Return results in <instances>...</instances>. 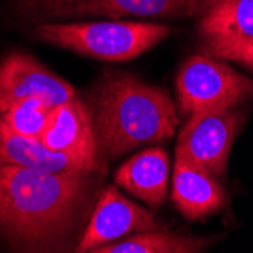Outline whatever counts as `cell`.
Instances as JSON below:
<instances>
[{"instance_id": "1", "label": "cell", "mask_w": 253, "mask_h": 253, "mask_svg": "<svg viewBox=\"0 0 253 253\" xmlns=\"http://www.w3.org/2000/svg\"><path fill=\"white\" fill-rule=\"evenodd\" d=\"M89 173H44L0 159V231L45 249L72 231L89 193Z\"/></svg>"}, {"instance_id": "2", "label": "cell", "mask_w": 253, "mask_h": 253, "mask_svg": "<svg viewBox=\"0 0 253 253\" xmlns=\"http://www.w3.org/2000/svg\"><path fill=\"white\" fill-rule=\"evenodd\" d=\"M93 106L97 138L111 158L169 140L179 123L167 91L130 75L105 76L96 88Z\"/></svg>"}, {"instance_id": "3", "label": "cell", "mask_w": 253, "mask_h": 253, "mask_svg": "<svg viewBox=\"0 0 253 253\" xmlns=\"http://www.w3.org/2000/svg\"><path fill=\"white\" fill-rule=\"evenodd\" d=\"M171 28L147 21L42 23L34 35L61 49L105 61H129L170 35Z\"/></svg>"}, {"instance_id": "4", "label": "cell", "mask_w": 253, "mask_h": 253, "mask_svg": "<svg viewBox=\"0 0 253 253\" xmlns=\"http://www.w3.org/2000/svg\"><path fill=\"white\" fill-rule=\"evenodd\" d=\"M176 89L187 114L210 108L237 106L253 97V81L208 53L194 55L180 67Z\"/></svg>"}, {"instance_id": "5", "label": "cell", "mask_w": 253, "mask_h": 253, "mask_svg": "<svg viewBox=\"0 0 253 253\" xmlns=\"http://www.w3.org/2000/svg\"><path fill=\"white\" fill-rule=\"evenodd\" d=\"M241 122L243 114L237 106L193 112L179 133L176 156L185 158L214 177L223 179Z\"/></svg>"}, {"instance_id": "6", "label": "cell", "mask_w": 253, "mask_h": 253, "mask_svg": "<svg viewBox=\"0 0 253 253\" xmlns=\"http://www.w3.org/2000/svg\"><path fill=\"white\" fill-rule=\"evenodd\" d=\"M23 15L31 20H65L108 17L120 20L190 17L191 0H17Z\"/></svg>"}, {"instance_id": "7", "label": "cell", "mask_w": 253, "mask_h": 253, "mask_svg": "<svg viewBox=\"0 0 253 253\" xmlns=\"http://www.w3.org/2000/svg\"><path fill=\"white\" fill-rule=\"evenodd\" d=\"M40 99L50 109L72 100V85L49 72L29 55L11 53L0 62V112L23 99Z\"/></svg>"}, {"instance_id": "8", "label": "cell", "mask_w": 253, "mask_h": 253, "mask_svg": "<svg viewBox=\"0 0 253 253\" xmlns=\"http://www.w3.org/2000/svg\"><path fill=\"white\" fill-rule=\"evenodd\" d=\"M159 227V221L150 211L127 200L114 187H108L99 197L76 252H93L129 234L156 231Z\"/></svg>"}, {"instance_id": "9", "label": "cell", "mask_w": 253, "mask_h": 253, "mask_svg": "<svg viewBox=\"0 0 253 253\" xmlns=\"http://www.w3.org/2000/svg\"><path fill=\"white\" fill-rule=\"evenodd\" d=\"M203 53L220 58L253 42V0H218L200 14Z\"/></svg>"}, {"instance_id": "10", "label": "cell", "mask_w": 253, "mask_h": 253, "mask_svg": "<svg viewBox=\"0 0 253 253\" xmlns=\"http://www.w3.org/2000/svg\"><path fill=\"white\" fill-rule=\"evenodd\" d=\"M0 159L8 164L44 173H94L97 163L52 150L40 136L12 130L0 117Z\"/></svg>"}, {"instance_id": "11", "label": "cell", "mask_w": 253, "mask_h": 253, "mask_svg": "<svg viewBox=\"0 0 253 253\" xmlns=\"http://www.w3.org/2000/svg\"><path fill=\"white\" fill-rule=\"evenodd\" d=\"M40 138L52 150L99 164L93 123L86 106L78 97L50 111L47 125Z\"/></svg>"}, {"instance_id": "12", "label": "cell", "mask_w": 253, "mask_h": 253, "mask_svg": "<svg viewBox=\"0 0 253 253\" xmlns=\"http://www.w3.org/2000/svg\"><path fill=\"white\" fill-rule=\"evenodd\" d=\"M171 200L185 218L199 220L218 211L224 205L226 196L210 171L185 158L176 156Z\"/></svg>"}, {"instance_id": "13", "label": "cell", "mask_w": 253, "mask_h": 253, "mask_svg": "<svg viewBox=\"0 0 253 253\" xmlns=\"http://www.w3.org/2000/svg\"><path fill=\"white\" fill-rule=\"evenodd\" d=\"M169 158L164 149L152 147L132 156L117 170L116 182L129 193L158 208L167 194Z\"/></svg>"}, {"instance_id": "14", "label": "cell", "mask_w": 253, "mask_h": 253, "mask_svg": "<svg viewBox=\"0 0 253 253\" xmlns=\"http://www.w3.org/2000/svg\"><path fill=\"white\" fill-rule=\"evenodd\" d=\"M210 238L176 235L170 232L146 231L129 238L96 247V253H194L211 246Z\"/></svg>"}, {"instance_id": "15", "label": "cell", "mask_w": 253, "mask_h": 253, "mask_svg": "<svg viewBox=\"0 0 253 253\" xmlns=\"http://www.w3.org/2000/svg\"><path fill=\"white\" fill-rule=\"evenodd\" d=\"M50 111L52 109L42 100L31 97L12 103L3 112H0V117L12 130L21 135L41 136Z\"/></svg>"}, {"instance_id": "16", "label": "cell", "mask_w": 253, "mask_h": 253, "mask_svg": "<svg viewBox=\"0 0 253 253\" xmlns=\"http://www.w3.org/2000/svg\"><path fill=\"white\" fill-rule=\"evenodd\" d=\"M220 59H229V61H235L240 62L246 67H249L250 70H253V42L247 47L238 49V50H232L227 52L223 56H220Z\"/></svg>"}, {"instance_id": "17", "label": "cell", "mask_w": 253, "mask_h": 253, "mask_svg": "<svg viewBox=\"0 0 253 253\" xmlns=\"http://www.w3.org/2000/svg\"><path fill=\"white\" fill-rule=\"evenodd\" d=\"M218 0H191V8H190V17L200 15L205 11H208L211 6H214Z\"/></svg>"}]
</instances>
